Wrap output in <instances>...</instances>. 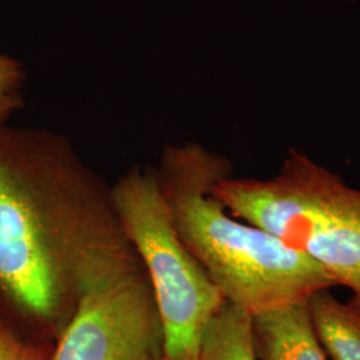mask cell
Here are the masks:
<instances>
[{"mask_svg": "<svg viewBox=\"0 0 360 360\" xmlns=\"http://www.w3.org/2000/svg\"><path fill=\"white\" fill-rule=\"evenodd\" d=\"M142 263L111 187L51 129L0 124V294L56 338L91 290Z\"/></svg>", "mask_w": 360, "mask_h": 360, "instance_id": "obj_1", "label": "cell"}, {"mask_svg": "<svg viewBox=\"0 0 360 360\" xmlns=\"http://www.w3.org/2000/svg\"><path fill=\"white\" fill-rule=\"evenodd\" d=\"M156 174L180 239L227 303L255 315L336 287L309 257L214 196L217 183L232 176L227 158L199 143L168 144Z\"/></svg>", "mask_w": 360, "mask_h": 360, "instance_id": "obj_2", "label": "cell"}, {"mask_svg": "<svg viewBox=\"0 0 360 360\" xmlns=\"http://www.w3.org/2000/svg\"><path fill=\"white\" fill-rule=\"evenodd\" d=\"M233 217L271 232L352 292L360 312V190L290 150L270 179L229 176L212 190Z\"/></svg>", "mask_w": 360, "mask_h": 360, "instance_id": "obj_3", "label": "cell"}, {"mask_svg": "<svg viewBox=\"0 0 360 360\" xmlns=\"http://www.w3.org/2000/svg\"><path fill=\"white\" fill-rule=\"evenodd\" d=\"M111 198L154 292L163 360H198L205 331L226 299L180 239L156 168H131L111 186Z\"/></svg>", "mask_w": 360, "mask_h": 360, "instance_id": "obj_4", "label": "cell"}, {"mask_svg": "<svg viewBox=\"0 0 360 360\" xmlns=\"http://www.w3.org/2000/svg\"><path fill=\"white\" fill-rule=\"evenodd\" d=\"M56 339L51 360H163V326L142 264L86 294Z\"/></svg>", "mask_w": 360, "mask_h": 360, "instance_id": "obj_5", "label": "cell"}, {"mask_svg": "<svg viewBox=\"0 0 360 360\" xmlns=\"http://www.w3.org/2000/svg\"><path fill=\"white\" fill-rule=\"evenodd\" d=\"M257 360H328L309 316L307 302L251 315Z\"/></svg>", "mask_w": 360, "mask_h": 360, "instance_id": "obj_6", "label": "cell"}, {"mask_svg": "<svg viewBox=\"0 0 360 360\" xmlns=\"http://www.w3.org/2000/svg\"><path fill=\"white\" fill-rule=\"evenodd\" d=\"M311 322L327 358L360 360V312L323 288L307 300Z\"/></svg>", "mask_w": 360, "mask_h": 360, "instance_id": "obj_7", "label": "cell"}, {"mask_svg": "<svg viewBox=\"0 0 360 360\" xmlns=\"http://www.w3.org/2000/svg\"><path fill=\"white\" fill-rule=\"evenodd\" d=\"M198 360H257L251 315L226 302L205 331Z\"/></svg>", "mask_w": 360, "mask_h": 360, "instance_id": "obj_8", "label": "cell"}, {"mask_svg": "<svg viewBox=\"0 0 360 360\" xmlns=\"http://www.w3.org/2000/svg\"><path fill=\"white\" fill-rule=\"evenodd\" d=\"M27 74L20 60L0 52V124H4L23 105Z\"/></svg>", "mask_w": 360, "mask_h": 360, "instance_id": "obj_9", "label": "cell"}, {"mask_svg": "<svg viewBox=\"0 0 360 360\" xmlns=\"http://www.w3.org/2000/svg\"><path fill=\"white\" fill-rule=\"evenodd\" d=\"M51 354L22 340L0 319V360H51Z\"/></svg>", "mask_w": 360, "mask_h": 360, "instance_id": "obj_10", "label": "cell"}]
</instances>
